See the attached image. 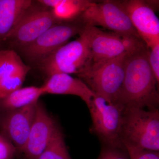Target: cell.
I'll list each match as a JSON object with an SVG mask.
<instances>
[{"label": "cell", "mask_w": 159, "mask_h": 159, "mask_svg": "<svg viewBox=\"0 0 159 159\" xmlns=\"http://www.w3.org/2000/svg\"><path fill=\"white\" fill-rule=\"evenodd\" d=\"M148 51L145 44L127 54L124 80L116 103L123 107L159 109V84L148 63Z\"/></svg>", "instance_id": "obj_1"}, {"label": "cell", "mask_w": 159, "mask_h": 159, "mask_svg": "<svg viewBox=\"0 0 159 159\" xmlns=\"http://www.w3.org/2000/svg\"><path fill=\"white\" fill-rule=\"evenodd\" d=\"M121 138L122 144L159 151V109L123 107Z\"/></svg>", "instance_id": "obj_2"}, {"label": "cell", "mask_w": 159, "mask_h": 159, "mask_svg": "<svg viewBox=\"0 0 159 159\" xmlns=\"http://www.w3.org/2000/svg\"><path fill=\"white\" fill-rule=\"evenodd\" d=\"M84 29L89 40L90 58L88 65L84 70L131 53L145 44L141 39L135 36L105 32L88 25H84Z\"/></svg>", "instance_id": "obj_3"}, {"label": "cell", "mask_w": 159, "mask_h": 159, "mask_svg": "<svg viewBox=\"0 0 159 159\" xmlns=\"http://www.w3.org/2000/svg\"><path fill=\"white\" fill-rule=\"evenodd\" d=\"M79 37L59 48L37 66L50 77L58 73L78 74L88 65L90 49L84 26Z\"/></svg>", "instance_id": "obj_4"}, {"label": "cell", "mask_w": 159, "mask_h": 159, "mask_svg": "<svg viewBox=\"0 0 159 159\" xmlns=\"http://www.w3.org/2000/svg\"><path fill=\"white\" fill-rule=\"evenodd\" d=\"M128 54H122L97 66L83 70L77 76L96 96L102 97L107 102L116 103L124 80L125 61Z\"/></svg>", "instance_id": "obj_5"}, {"label": "cell", "mask_w": 159, "mask_h": 159, "mask_svg": "<svg viewBox=\"0 0 159 159\" xmlns=\"http://www.w3.org/2000/svg\"><path fill=\"white\" fill-rule=\"evenodd\" d=\"M88 107L92 120L91 131L103 145L123 147L121 138L123 107L95 95Z\"/></svg>", "instance_id": "obj_6"}, {"label": "cell", "mask_w": 159, "mask_h": 159, "mask_svg": "<svg viewBox=\"0 0 159 159\" xmlns=\"http://www.w3.org/2000/svg\"><path fill=\"white\" fill-rule=\"evenodd\" d=\"M76 20L84 25L101 26L111 32L141 39L127 14L116 1L92 2Z\"/></svg>", "instance_id": "obj_7"}, {"label": "cell", "mask_w": 159, "mask_h": 159, "mask_svg": "<svg viewBox=\"0 0 159 159\" xmlns=\"http://www.w3.org/2000/svg\"><path fill=\"white\" fill-rule=\"evenodd\" d=\"M33 3L7 38L6 42H9L10 46L22 48L33 42L52 26L63 23L54 16L52 9L39 3L38 6Z\"/></svg>", "instance_id": "obj_8"}, {"label": "cell", "mask_w": 159, "mask_h": 159, "mask_svg": "<svg viewBox=\"0 0 159 159\" xmlns=\"http://www.w3.org/2000/svg\"><path fill=\"white\" fill-rule=\"evenodd\" d=\"M84 25L77 21L52 26L30 44L20 49L29 61L38 64L81 31Z\"/></svg>", "instance_id": "obj_9"}, {"label": "cell", "mask_w": 159, "mask_h": 159, "mask_svg": "<svg viewBox=\"0 0 159 159\" xmlns=\"http://www.w3.org/2000/svg\"><path fill=\"white\" fill-rule=\"evenodd\" d=\"M127 14L140 38L148 48L159 43V20L155 12L157 1H116Z\"/></svg>", "instance_id": "obj_10"}, {"label": "cell", "mask_w": 159, "mask_h": 159, "mask_svg": "<svg viewBox=\"0 0 159 159\" xmlns=\"http://www.w3.org/2000/svg\"><path fill=\"white\" fill-rule=\"evenodd\" d=\"M38 102L9 111L1 123V133L17 151L22 152L25 144L34 121Z\"/></svg>", "instance_id": "obj_11"}, {"label": "cell", "mask_w": 159, "mask_h": 159, "mask_svg": "<svg viewBox=\"0 0 159 159\" xmlns=\"http://www.w3.org/2000/svg\"><path fill=\"white\" fill-rule=\"evenodd\" d=\"M58 126L39 102L29 136L22 152L27 159H37L45 149Z\"/></svg>", "instance_id": "obj_12"}, {"label": "cell", "mask_w": 159, "mask_h": 159, "mask_svg": "<svg viewBox=\"0 0 159 159\" xmlns=\"http://www.w3.org/2000/svg\"><path fill=\"white\" fill-rule=\"evenodd\" d=\"M31 67L12 49H0V93L6 97L22 87Z\"/></svg>", "instance_id": "obj_13"}, {"label": "cell", "mask_w": 159, "mask_h": 159, "mask_svg": "<svg viewBox=\"0 0 159 159\" xmlns=\"http://www.w3.org/2000/svg\"><path fill=\"white\" fill-rule=\"evenodd\" d=\"M41 87L44 94L73 95L79 97L87 107L95 96L82 80L63 73L51 75Z\"/></svg>", "instance_id": "obj_14"}, {"label": "cell", "mask_w": 159, "mask_h": 159, "mask_svg": "<svg viewBox=\"0 0 159 159\" xmlns=\"http://www.w3.org/2000/svg\"><path fill=\"white\" fill-rule=\"evenodd\" d=\"M33 3L31 0H0V45L6 42L20 19Z\"/></svg>", "instance_id": "obj_15"}, {"label": "cell", "mask_w": 159, "mask_h": 159, "mask_svg": "<svg viewBox=\"0 0 159 159\" xmlns=\"http://www.w3.org/2000/svg\"><path fill=\"white\" fill-rule=\"evenodd\" d=\"M44 93L42 87L29 86L17 89L1 99L3 108L11 111L38 101Z\"/></svg>", "instance_id": "obj_16"}, {"label": "cell", "mask_w": 159, "mask_h": 159, "mask_svg": "<svg viewBox=\"0 0 159 159\" xmlns=\"http://www.w3.org/2000/svg\"><path fill=\"white\" fill-rule=\"evenodd\" d=\"M86 0H59L58 5L52 9L54 16L61 22H69L77 19L90 5Z\"/></svg>", "instance_id": "obj_17"}, {"label": "cell", "mask_w": 159, "mask_h": 159, "mask_svg": "<svg viewBox=\"0 0 159 159\" xmlns=\"http://www.w3.org/2000/svg\"><path fill=\"white\" fill-rule=\"evenodd\" d=\"M37 159H72L66 146L63 134L59 127Z\"/></svg>", "instance_id": "obj_18"}, {"label": "cell", "mask_w": 159, "mask_h": 159, "mask_svg": "<svg viewBox=\"0 0 159 159\" xmlns=\"http://www.w3.org/2000/svg\"><path fill=\"white\" fill-rule=\"evenodd\" d=\"M123 145L129 159H159V151L143 149L126 143Z\"/></svg>", "instance_id": "obj_19"}, {"label": "cell", "mask_w": 159, "mask_h": 159, "mask_svg": "<svg viewBox=\"0 0 159 159\" xmlns=\"http://www.w3.org/2000/svg\"><path fill=\"white\" fill-rule=\"evenodd\" d=\"M97 159H129L124 146L115 147L103 145Z\"/></svg>", "instance_id": "obj_20"}, {"label": "cell", "mask_w": 159, "mask_h": 159, "mask_svg": "<svg viewBox=\"0 0 159 159\" xmlns=\"http://www.w3.org/2000/svg\"><path fill=\"white\" fill-rule=\"evenodd\" d=\"M148 61L154 76L159 84V43L149 48L148 54Z\"/></svg>", "instance_id": "obj_21"}, {"label": "cell", "mask_w": 159, "mask_h": 159, "mask_svg": "<svg viewBox=\"0 0 159 159\" xmlns=\"http://www.w3.org/2000/svg\"><path fill=\"white\" fill-rule=\"evenodd\" d=\"M16 151L11 142L0 133V159H13Z\"/></svg>", "instance_id": "obj_22"}, {"label": "cell", "mask_w": 159, "mask_h": 159, "mask_svg": "<svg viewBox=\"0 0 159 159\" xmlns=\"http://www.w3.org/2000/svg\"><path fill=\"white\" fill-rule=\"evenodd\" d=\"M5 97H6L5 96L3 95L2 94L0 93V100L3 99V98H5Z\"/></svg>", "instance_id": "obj_23"}]
</instances>
